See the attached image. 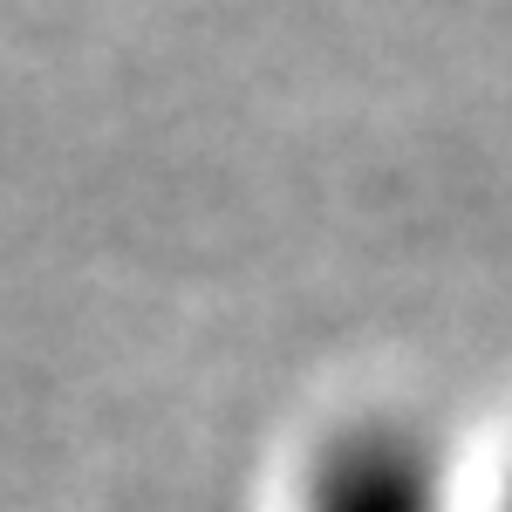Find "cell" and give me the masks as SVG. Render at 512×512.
Here are the masks:
<instances>
[{"mask_svg":"<svg viewBox=\"0 0 512 512\" xmlns=\"http://www.w3.org/2000/svg\"><path fill=\"white\" fill-rule=\"evenodd\" d=\"M499 512H512V492H506V506H499Z\"/></svg>","mask_w":512,"mask_h":512,"instance_id":"7a4b0ae2","label":"cell"},{"mask_svg":"<svg viewBox=\"0 0 512 512\" xmlns=\"http://www.w3.org/2000/svg\"><path fill=\"white\" fill-rule=\"evenodd\" d=\"M308 512H444L437 451L417 431H396V424L349 431L315 465Z\"/></svg>","mask_w":512,"mask_h":512,"instance_id":"6da1fadb","label":"cell"}]
</instances>
